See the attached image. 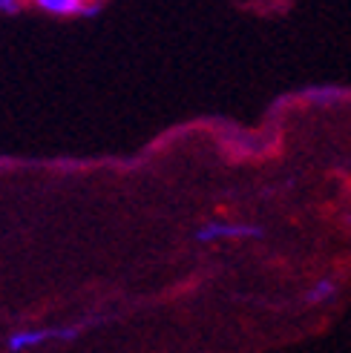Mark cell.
<instances>
[{"label": "cell", "instance_id": "cell-1", "mask_svg": "<svg viewBox=\"0 0 351 353\" xmlns=\"http://www.w3.org/2000/svg\"><path fill=\"white\" fill-rule=\"evenodd\" d=\"M259 236V227L254 224H227V221H210L196 230V241H225V239H251Z\"/></svg>", "mask_w": 351, "mask_h": 353}, {"label": "cell", "instance_id": "cell-2", "mask_svg": "<svg viewBox=\"0 0 351 353\" xmlns=\"http://www.w3.org/2000/svg\"><path fill=\"white\" fill-rule=\"evenodd\" d=\"M69 336V330H17L6 339V350L12 353H21V350H32L44 342H52V339H64Z\"/></svg>", "mask_w": 351, "mask_h": 353}, {"label": "cell", "instance_id": "cell-3", "mask_svg": "<svg viewBox=\"0 0 351 353\" xmlns=\"http://www.w3.org/2000/svg\"><path fill=\"white\" fill-rule=\"evenodd\" d=\"M334 296H337V281L331 276H325V279H320V281H314L311 285V290L305 293V302L308 305H323V302H328V299H334Z\"/></svg>", "mask_w": 351, "mask_h": 353}, {"label": "cell", "instance_id": "cell-4", "mask_svg": "<svg viewBox=\"0 0 351 353\" xmlns=\"http://www.w3.org/2000/svg\"><path fill=\"white\" fill-rule=\"evenodd\" d=\"M32 3L49 14H75L86 6V0H32Z\"/></svg>", "mask_w": 351, "mask_h": 353}, {"label": "cell", "instance_id": "cell-5", "mask_svg": "<svg viewBox=\"0 0 351 353\" xmlns=\"http://www.w3.org/2000/svg\"><path fill=\"white\" fill-rule=\"evenodd\" d=\"M17 6H21V0H0V9H6V12L17 9Z\"/></svg>", "mask_w": 351, "mask_h": 353}, {"label": "cell", "instance_id": "cell-6", "mask_svg": "<svg viewBox=\"0 0 351 353\" xmlns=\"http://www.w3.org/2000/svg\"><path fill=\"white\" fill-rule=\"evenodd\" d=\"M86 3H101V0H86Z\"/></svg>", "mask_w": 351, "mask_h": 353}, {"label": "cell", "instance_id": "cell-7", "mask_svg": "<svg viewBox=\"0 0 351 353\" xmlns=\"http://www.w3.org/2000/svg\"><path fill=\"white\" fill-rule=\"evenodd\" d=\"M348 227H351V216H348Z\"/></svg>", "mask_w": 351, "mask_h": 353}]
</instances>
